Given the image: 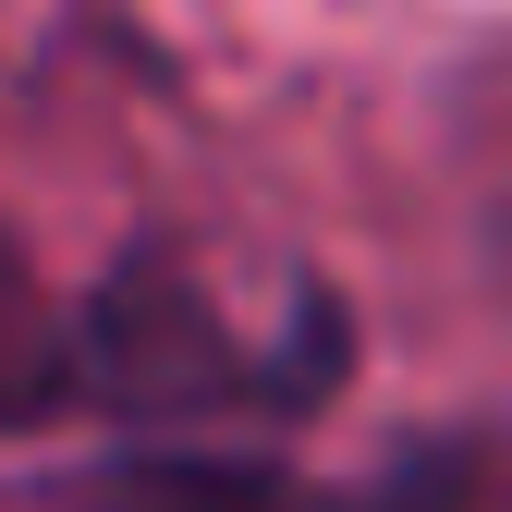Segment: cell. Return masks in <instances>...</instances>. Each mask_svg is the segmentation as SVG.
<instances>
[{
    "label": "cell",
    "instance_id": "cell-1",
    "mask_svg": "<svg viewBox=\"0 0 512 512\" xmlns=\"http://www.w3.org/2000/svg\"><path fill=\"white\" fill-rule=\"evenodd\" d=\"M86 378H98V342H74V317L49 305V281L25 269V244L0 232V439L61 415Z\"/></svg>",
    "mask_w": 512,
    "mask_h": 512
},
{
    "label": "cell",
    "instance_id": "cell-2",
    "mask_svg": "<svg viewBox=\"0 0 512 512\" xmlns=\"http://www.w3.org/2000/svg\"><path fill=\"white\" fill-rule=\"evenodd\" d=\"M86 512H354V500L293 488V476H269V464H147V476L98 488Z\"/></svg>",
    "mask_w": 512,
    "mask_h": 512
}]
</instances>
